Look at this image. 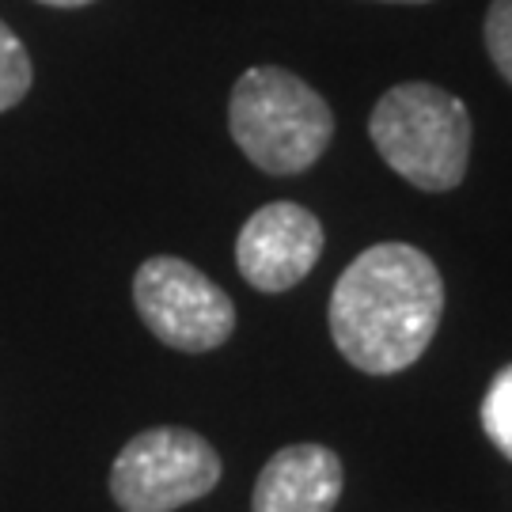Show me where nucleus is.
<instances>
[{
    "instance_id": "obj_1",
    "label": "nucleus",
    "mask_w": 512,
    "mask_h": 512,
    "mask_svg": "<svg viewBox=\"0 0 512 512\" xmlns=\"http://www.w3.org/2000/svg\"><path fill=\"white\" fill-rule=\"evenodd\" d=\"M440 315L437 262L410 243H376L342 270L327 323L349 365L368 376H395L429 349Z\"/></svg>"
},
{
    "instance_id": "obj_2",
    "label": "nucleus",
    "mask_w": 512,
    "mask_h": 512,
    "mask_svg": "<svg viewBox=\"0 0 512 512\" xmlns=\"http://www.w3.org/2000/svg\"><path fill=\"white\" fill-rule=\"evenodd\" d=\"M368 137L384 164L425 194L456 190L471 160V114L437 84L410 80L380 95Z\"/></svg>"
},
{
    "instance_id": "obj_3",
    "label": "nucleus",
    "mask_w": 512,
    "mask_h": 512,
    "mask_svg": "<svg viewBox=\"0 0 512 512\" xmlns=\"http://www.w3.org/2000/svg\"><path fill=\"white\" fill-rule=\"evenodd\" d=\"M228 129L239 152L266 175H300L327 152L334 110L296 73L258 65L232 88Z\"/></svg>"
},
{
    "instance_id": "obj_4",
    "label": "nucleus",
    "mask_w": 512,
    "mask_h": 512,
    "mask_svg": "<svg viewBox=\"0 0 512 512\" xmlns=\"http://www.w3.org/2000/svg\"><path fill=\"white\" fill-rule=\"evenodd\" d=\"M217 448L179 425L145 429L110 467V497L122 512H175L213 494L220 482Z\"/></svg>"
},
{
    "instance_id": "obj_5",
    "label": "nucleus",
    "mask_w": 512,
    "mask_h": 512,
    "mask_svg": "<svg viewBox=\"0 0 512 512\" xmlns=\"http://www.w3.org/2000/svg\"><path fill=\"white\" fill-rule=\"evenodd\" d=\"M137 315L164 346L209 353L236 330V304L213 277L175 255H152L133 277Z\"/></svg>"
},
{
    "instance_id": "obj_6",
    "label": "nucleus",
    "mask_w": 512,
    "mask_h": 512,
    "mask_svg": "<svg viewBox=\"0 0 512 512\" xmlns=\"http://www.w3.org/2000/svg\"><path fill=\"white\" fill-rule=\"evenodd\" d=\"M323 224L296 202H270L247 217L236 239V266L258 293H289L323 255Z\"/></svg>"
},
{
    "instance_id": "obj_7",
    "label": "nucleus",
    "mask_w": 512,
    "mask_h": 512,
    "mask_svg": "<svg viewBox=\"0 0 512 512\" xmlns=\"http://www.w3.org/2000/svg\"><path fill=\"white\" fill-rule=\"evenodd\" d=\"M346 471L327 444H289L266 459L251 494V512H334Z\"/></svg>"
},
{
    "instance_id": "obj_8",
    "label": "nucleus",
    "mask_w": 512,
    "mask_h": 512,
    "mask_svg": "<svg viewBox=\"0 0 512 512\" xmlns=\"http://www.w3.org/2000/svg\"><path fill=\"white\" fill-rule=\"evenodd\" d=\"M35 84V65H31V54L27 46L19 42V35L0 19V114L12 110L31 92Z\"/></svg>"
},
{
    "instance_id": "obj_9",
    "label": "nucleus",
    "mask_w": 512,
    "mask_h": 512,
    "mask_svg": "<svg viewBox=\"0 0 512 512\" xmlns=\"http://www.w3.org/2000/svg\"><path fill=\"white\" fill-rule=\"evenodd\" d=\"M482 429L497 444V452L512 463V365H505L490 380V391L482 399Z\"/></svg>"
},
{
    "instance_id": "obj_10",
    "label": "nucleus",
    "mask_w": 512,
    "mask_h": 512,
    "mask_svg": "<svg viewBox=\"0 0 512 512\" xmlns=\"http://www.w3.org/2000/svg\"><path fill=\"white\" fill-rule=\"evenodd\" d=\"M486 54L497 65V73L512 84V0H494L486 12Z\"/></svg>"
},
{
    "instance_id": "obj_11",
    "label": "nucleus",
    "mask_w": 512,
    "mask_h": 512,
    "mask_svg": "<svg viewBox=\"0 0 512 512\" xmlns=\"http://www.w3.org/2000/svg\"><path fill=\"white\" fill-rule=\"evenodd\" d=\"M38 4H50V8H84L92 0H38Z\"/></svg>"
},
{
    "instance_id": "obj_12",
    "label": "nucleus",
    "mask_w": 512,
    "mask_h": 512,
    "mask_svg": "<svg viewBox=\"0 0 512 512\" xmlns=\"http://www.w3.org/2000/svg\"><path fill=\"white\" fill-rule=\"evenodd\" d=\"M387 4H429V0H387Z\"/></svg>"
}]
</instances>
